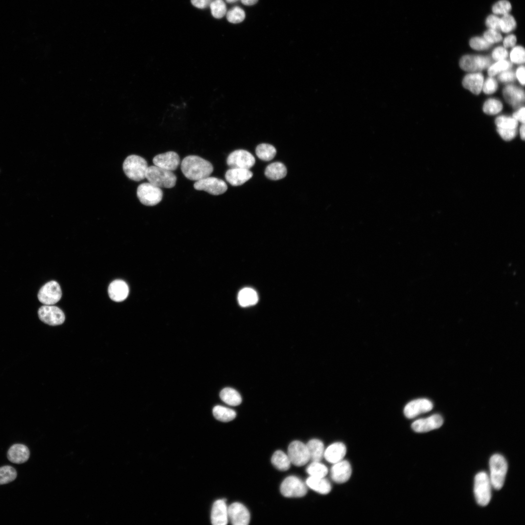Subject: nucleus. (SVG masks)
<instances>
[{
    "instance_id": "obj_1",
    "label": "nucleus",
    "mask_w": 525,
    "mask_h": 525,
    "mask_svg": "<svg viewBox=\"0 0 525 525\" xmlns=\"http://www.w3.org/2000/svg\"><path fill=\"white\" fill-rule=\"evenodd\" d=\"M181 170L184 176L191 180L198 181L209 176L213 170L211 163L197 156H188L181 163Z\"/></svg>"
},
{
    "instance_id": "obj_2",
    "label": "nucleus",
    "mask_w": 525,
    "mask_h": 525,
    "mask_svg": "<svg viewBox=\"0 0 525 525\" xmlns=\"http://www.w3.org/2000/svg\"><path fill=\"white\" fill-rule=\"evenodd\" d=\"M145 178L148 182L159 188H173L176 181V176L172 171L155 165L148 167Z\"/></svg>"
},
{
    "instance_id": "obj_3",
    "label": "nucleus",
    "mask_w": 525,
    "mask_h": 525,
    "mask_svg": "<svg viewBox=\"0 0 525 525\" xmlns=\"http://www.w3.org/2000/svg\"><path fill=\"white\" fill-rule=\"evenodd\" d=\"M490 479L491 486L499 490L503 486L508 471V464L505 458L499 454L492 455L490 459Z\"/></svg>"
},
{
    "instance_id": "obj_4",
    "label": "nucleus",
    "mask_w": 525,
    "mask_h": 525,
    "mask_svg": "<svg viewBox=\"0 0 525 525\" xmlns=\"http://www.w3.org/2000/svg\"><path fill=\"white\" fill-rule=\"evenodd\" d=\"M148 163L143 158L135 155L128 156L122 168L125 175L130 179L140 181L145 178Z\"/></svg>"
},
{
    "instance_id": "obj_5",
    "label": "nucleus",
    "mask_w": 525,
    "mask_h": 525,
    "mask_svg": "<svg viewBox=\"0 0 525 525\" xmlns=\"http://www.w3.org/2000/svg\"><path fill=\"white\" fill-rule=\"evenodd\" d=\"M491 484L487 473L484 472L478 473L475 476L474 493L477 503L481 506L489 504L491 499Z\"/></svg>"
},
{
    "instance_id": "obj_6",
    "label": "nucleus",
    "mask_w": 525,
    "mask_h": 525,
    "mask_svg": "<svg viewBox=\"0 0 525 525\" xmlns=\"http://www.w3.org/2000/svg\"><path fill=\"white\" fill-rule=\"evenodd\" d=\"M137 195L142 204L148 206H153L161 201L163 192L160 188L155 186L149 182H144L138 186Z\"/></svg>"
},
{
    "instance_id": "obj_7",
    "label": "nucleus",
    "mask_w": 525,
    "mask_h": 525,
    "mask_svg": "<svg viewBox=\"0 0 525 525\" xmlns=\"http://www.w3.org/2000/svg\"><path fill=\"white\" fill-rule=\"evenodd\" d=\"M280 490L281 494L287 497H300L307 493L306 485L295 476L286 477L281 483Z\"/></svg>"
},
{
    "instance_id": "obj_8",
    "label": "nucleus",
    "mask_w": 525,
    "mask_h": 525,
    "mask_svg": "<svg viewBox=\"0 0 525 525\" xmlns=\"http://www.w3.org/2000/svg\"><path fill=\"white\" fill-rule=\"evenodd\" d=\"M62 291L58 283L52 280L45 284L39 290L37 297L44 305H52L61 299Z\"/></svg>"
},
{
    "instance_id": "obj_9",
    "label": "nucleus",
    "mask_w": 525,
    "mask_h": 525,
    "mask_svg": "<svg viewBox=\"0 0 525 525\" xmlns=\"http://www.w3.org/2000/svg\"><path fill=\"white\" fill-rule=\"evenodd\" d=\"M193 187L195 190L204 191L215 195L222 194L228 189L227 185L224 180L210 176L196 181Z\"/></svg>"
},
{
    "instance_id": "obj_10",
    "label": "nucleus",
    "mask_w": 525,
    "mask_h": 525,
    "mask_svg": "<svg viewBox=\"0 0 525 525\" xmlns=\"http://www.w3.org/2000/svg\"><path fill=\"white\" fill-rule=\"evenodd\" d=\"M227 163L230 168L249 169L255 164V158L250 152L246 150H236L228 155Z\"/></svg>"
},
{
    "instance_id": "obj_11",
    "label": "nucleus",
    "mask_w": 525,
    "mask_h": 525,
    "mask_svg": "<svg viewBox=\"0 0 525 525\" xmlns=\"http://www.w3.org/2000/svg\"><path fill=\"white\" fill-rule=\"evenodd\" d=\"M38 315L42 322L51 326L61 325L65 319L63 312L53 305L41 306L38 311Z\"/></svg>"
},
{
    "instance_id": "obj_12",
    "label": "nucleus",
    "mask_w": 525,
    "mask_h": 525,
    "mask_svg": "<svg viewBox=\"0 0 525 525\" xmlns=\"http://www.w3.org/2000/svg\"><path fill=\"white\" fill-rule=\"evenodd\" d=\"M288 456L291 463L297 466H302L310 460V455L306 444L295 440L292 442L288 448Z\"/></svg>"
},
{
    "instance_id": "obj_13",
    "label": "nucleus",
    "mask_w": 525,
    "mask_h": 525,
    "mask_svg": "<svg viewBox=\"0 0 525 525\" xmlns=\"http://www.w3.org/2000/svg\"><path fill=\"white\" fill-rule=\"evenodd\" d=\"M490 63L491 60L487 56L466 55L460 59L459 66L465 71L474 72L487 68Z\"/></svg>"
},
{
    "instance_id": "obj_14",
    "label": "nucleus",
    "mask_w": 525,
    "mask_h": 525,
    "mask_svg": "<svg viewBox=\"0 0 525 525\" xmlns=\"http://www.w3.org/2000/svg\"><path fill=\"white\" fill-rule=\"evenodd\" d=\"M228 517L233 525H247L250 521V513L242 504L235 502L228 508Z\"/></svg>"
},
{
    "instance_id": "obj_15",
    "label": "nucleus",
    "mask_w": 525,
    "mask_h": 525,
    "mask_svg": "<svg viewBox=\"0 0 525 525\" xmlns=\"http://www.w3.org/2000/svg\"><path fill=\"white\" fill-rule=\"evenodd\" d=\"M432 402L426 399H419L408 402L404 407V414L408 419H412L422 413L431 411Z\"/></svg>"
},
{
    "instance_id": "obj_16",
    "label": "nucleus",
    "mask_w": 525,
    "mask_h": 525,
    "mask_svg": "<svg viewBox=\"0 0 525 525\" xmlns=\"http://www.w3.org/2000/svg\"><path fill=\"white\" fill-rule=\"evenodd\" d=\"M443 422L442 417L434 414L429 417L420 419L414 421L411 425L412 429L417 433H424L438 429Z\"/></svg>"
},
{
    "instance_id": "obj_17",
    "label": "nucleus",
    "mask_w": 525,
    "mask_h": 525,
    "mask_svg": "<svg viewBox=\"0 0 525 525\" xmlns=\"http://www.w3.org/2000/svg\"><path fill=\"white\" fill-rule=\"evenodd\" d=\"M154 165L164 169L175 170L180 164V158L175 152L169 151L156 156L153 159Z\"/></svg>"
},
{
    "instance_id": "obj_18",
    "label": "nucleus",
    "mask_w": 525,
    "mask_h": 525,
    "mask_svg": "<svg viewBox=\"0 0 525 525\" xmlns=\"http://www.w3.org/2000/svg\"><path fill=\"white\" fill-rule=\"evenodd\" d=\"M352 469L350 462L343 459L333 464L331 469V478L337 483L347 482L350 477Z\"/></svg>"
},
{
    "instance_id": "obj_19",
    "label": "nucleus",
    "mask_w": 525,
    "mask_h": 525,
    "mask_svg": "<svg viewBox=\"0 0 525 525\" xmlns=\"http://www.w3.org/2000/svg\"><path fill=\"white\" fill-rule=\"evenodd\" d=\"M225 499L216 500L213 504L211 521L213 525H225L228 522V510Z\"/></svg>"
},
{
    "instance_id": "obj_20",
    "label": "nucleus",
    "mask_w": 525,
    "mask_h": 525,
    "mask_svg": "<svg viewBox=\"0 0 525 525\" xmlns=\"http://www.w3.org/2000/svg\"><path fill=\"white\" fill-rule=\"evenodd\" d=\"M253 173L249 170L241 168H230L225 174L226 180L234 186H240L249 180Z\"/></svg>"
},
{
    "instance_id": "obj_21",
    "label": "nucleus",
    "mask_w": 525,
    "mask_h": 525,
    "mask_svg": "<svg viewBox=\"0 0 525 525\" xmlns=\"http://www.w3.org/2000/svg\"><path fill=\"white\" fill-rule=\"evenodd\" d=\"M503 94L505 100L514 108L519 107L524 103V91L516 86L508 85L505 87Z\"/></svg>"
},
{
    "instance_id": "obj_22",
    "label": "nucleus",
    "mask_w": 525,
    "mask_h": 525,
    "mask_svg": "<svg viewBox=\"0 0 525 525\" xmlns=\"http://www.w3.org/2000/svg\"><path fill=\"white\" fill-rule=\"evenodd\" d=\"M108 293L110 298L112 300L121 302L127 297L129 293L128 286L122 280H115L109 284Z\"/></svg>"
},
{
    "instance_id": "obj_23",
    "label": "nucleus",
    "mask_w": 525,
    "mask_h": 525,
    "mask_svg": "<svg viewBox=\"0 0 525 525\" xmlns=\"http://www.w3.org/2000/svg\"><path fill=\"white\" fill-rule=\"evenodd\" d=\"M347 452L345 445L340 442L329 445L324 451V457L329 463L334 464L342 460Z\"/></svg>"
},
{
    "instance_id": "obj_24",
    "label": "nucleus",
    "mask_w": 525,
    "mask_h": 525,
    "mask_svg": "<svg viewBox=\"0 0 525 525\" xmlns=\"http://www.w3.org/2000/svg\"><path fill=\"white\" fill-rule=\"evenodd\" d=\"M30 456L28 448L22 444H15L8 450L7 458L11 462L21 464L28 460Z\"/></svg>"
},
{
    "instance_id": "obj_25",
    "label": "nucleus",
    "mask_w": 525,
    "mask_h": 525,
    "mask_svg": "<svg viewBox=\"0 0 525 525\" xmlns=\"http://www.w3.org/2000/svg\"><path fill=\"white\" fill-rule=\"evenodd\" d=\"M483 83V75L481 73L478 72H472L467 74L462 81L463 87L476 95L481 92Z\"/></svg>"
},
{
    "instance_id": "obj_26",
    "label": "nucleus",
    "mask_w": 525,
    "mask_h": 525,
    "mask_svg": "<svg viewBox=\"0 0 525 525\" xmlns=\"http://www.w3.org/2000/svg\"><path fill=\"white\" fill-rule=\"evenodd\" d=\"M308 487L322 494L329 493L332 489L330 482L324 477L310 476L306 481Z\"/></svg>"
},
{
    "instance_id": "obj_27",
    "label": "nucleus",
    "mask_w": 525,
    "mask_h": 525,
    "mask_svg": "<svg viewBox=\"0 0 525 525\" xmlns=\"http://www.w3.org/2000/svg\"><path fill=\"white\" fill-rule=\"evenodd\" d=\"M287 174L285 166L280 162L268 165L265 170L266 176L271 180H277L284 178Z\"/></svg>"
},
{
    "instance_id": "obj_28",
    "label": "nucleus",
    "mask_w": 525,
    "mask_h": 525,
    "mask_svg": "<svg viewBox=\"0 0 525 525\" xmlns=\"http://www.w3.org/2000/svg\"><path fill=\"white\" fill-rule=\"evenodd\" d=\"M310 459L312 461H320L324 457V446L323 442L317 439H312L306 444Z\"/></svg>"
},
{
    "instance_id": "obj_29",
    "label": "nucleus",
    "mask_w": 525,
    "mask_h": 525,
    "mask_svg": "<svg viewBox=\"0 0 525 525\" xmlns=\"http://www.w3.org/2000/svg\"><path fill=\"white\" fill-rule=\"evenodd\" d=\"M238 299L241 306L247 307L255 304L258 300V297L256 292L254 289L251 288H245L239 292Z\"/></svg>"
},
{
    "instance_id": "obj_30",
    "label": "nucleus",
    "mask_w": 525,
    "mask_h": 525,
    "mask_svg": "<svg viewBox=\"0 0 525 525\" xmlns=\"http://www.w3.org/2000/svg\"><path fill=\"white\" fill-rule=\"evenodd\" d=\"M220 397L224 402L231 406H237L242 402V398L238 392L230 387L223 389L220 393Z\"/></svg>"
},
{
    "instance_id": "obj_31",
    "label": "nucleus",
    "mask_w": 525,
    "mask_h": 525,
    "mask_svg": "<svg viewBox=\"0 0 525 525\" xmlns=\"http://www.w3.org/2000/svg\"><path fill=\"white\" fill-rule=\"evenodd\" d=\"M271 462L277 469L282 471L288 470L291 463L288 455L280 450L273 454Z\"/></svg>"
},
{
    "instance_id": "obj_32",
    "label": "nucleus",
    "mask_w": 525,
    "mask_h": 525,
    "mask_svg": "<svg viewBox=\"0 0 525 525\" xmlns=\"http://www.w3.org/2000/svg\"><path fill=\"white\" fill-rule=\"evenodd\" d=\"M212 413L216 419L222 422L230 421L236 416V413L234 410L221 405L214 406Z\"/></svg>"
},
{
    "instance_id": "obj_33",
    "label": "nucleus",
    "mask_w": 525,
    "mask_h": 525,
    "mask_svg": "<svg viewBox=\"0 0 525 525\" xmlns=\"http://www.w3.org/2000/svg\"><path fill=\"white\" fill-rule=\"evenodd\" d=\"M276 148L269 144L262 143L258 145L256 148V154L257 157L264 161L272 159L276 156Z\"/></svg>"
},
{
    "instance_id": "obj_34",
    "label": "nucleus",
    "mask_w": 525,
    "mask_h": 525,
    "mask_svg": "<svg viewBox=\"0 0 525 525\" xmlns=\"http://www.w3.org/2000/svg\"><path fill=\"white\" fill-rule=\"evenodd\" d=\"M307 472L311 476L324 477L328 473L327 467L320 461H312L306 469Z\"/></svg>"
},
{
    "instance_id": "obj_35",
    "label": "nucleus",
    "mask_w": 525,
    "mask_h": 525,
    "mask_svg": "<svg viewBox=\"0 0 525 525\" xmlns=\"http://www.w3.org/2000/svg\"><path fill=\"white\" fill-rule=\"evenodd\" d=\"M17 475L16 470L11 466L0 467V485L7 484L14 481Z\"/></svg>"
},
{
    "instance_id": "obj_36",
    "label": "nucleus",
    "mask_w": 525,
    "mask_h": 525,
    "mask_svg": "<svg viewBox=\"0 0 525 525\" xmlns=\"http://www.w3.org/2000/svg\"><path fill=\"white\" fill-rule=\"evenodd\" d=\"M503 108L501 102L495 99H489L484 104V112L489 115H494L500 112Z\"/></svg>"
},
{
    "instance_id": "obj_37",
    "label": "nucleus",
    "mask_w": 525,
    "mask_h": 525,
    "mask_svg": "<svg viewBox=\"0 0 525 525\" xmlns=\"http://www.w3.org/2000/svg\"><path fill=\"white\" fill-rule=\"evenodd\" d=\"M495 123L497 128L503 129H516L518 125V121L514 118L506 116L498 117Z\"/></svg>"
},
{
    "instance_id": "obj_38",
    "label": "nucleus",
    "mask_w": 525,
    "mask_h": 525,
    "mask_svg": "<svg viewBox=\"0 0 525 525\" xmlns=\"http://www.w3.org/2000/svg\"><path fill=\"white\" fill-rule=\"evenodd\" d=\"M511 67V64L508 61L505 59L500 60L489 67L488 73L490 76L492 77L500 72L508 70Z\"/></svg>"
},
{
    "instance_id": "obj_39",
    "label": "nucleus",
    "mask_w": 525,
    "mask_h": 525,
    "mask_svg": "<svg viewBox=\"0 0 525 525\" xmlns=\"http://www.w3.org/2000/svg\"><path fill=\"white\" fill-rule=\"evenodd\" d=\"M245 17L243 9L238 6L233 7L227 13L228 20L232 23H238L242 22Z\"/></svg>"
},
{
    "instance_id": "obj_40",
    "label": "nucleus",
    "mask_w": 525,
    "mask_h": 525,
    "mask_svg": "<svg viewBox=\"0 0 525 525\" xmlns=\"http://www.w3.org/2000/svg\"><path fill=\"white\" fill-rule=\"evenodd\" d=\"M210 6L212 15L215 18H222L227 13L226 5L222 0H214Z\"/></svg>"
},
{
    "instance_id": "obj_41",
    "label": "nucleus",
    "mask_w": 525,
    "mask_h": 525,
    "mask_svg": "<svg viewBox=\"0 0 525 525\" xmlns=\"http://www.w3.org/2000/svg\"><path fill=\"white\" fill-rule=\"evenodd\" d=\"M516 25V22L514 18L508 14L504 15L500 18V30L504 33L511 31L515 28Z\"/></svg>"
},
{
    "instance_id": "obj_42",
    "label": "nucleus",
    "mask_w": 525,
    "mask_h": 525,
    "mask_svg": "<svg viewBox=\"0 0 525 525\" xmlns=\"http://www.w3.org/2000/svg\"><path fill=\"white\" fill-rule=\"evenodd\" d=\"M510 58L511 62L514 63H524L525 60L524 48L520 46L514 47L510 52Z\"/></svg>"
},
{
    "instance_id": "obj_43",
    "label": "nucleus",
    "mask_w": 525,
    "mask_h": 525,
    "mask_svg": "<svg viewBox=\"0 0 525 525\" xmlns=\"http://www.w3.org/2000/svg\"><path fill=\"white\" fill-rule=\"evenodd\" d=\"M511 9L510 3L507 0H501L495 3L492 10L495 14L505 15L508 14Z\"/></svg>"
},
{
    "instance_id": "obj_44",
    "label": "nucleus",
    "mask_w": 525,
    "mask_h": 525,
    "mask_svg": "<svg viewBox=\"0 0 525 525\" xmlns=\"http://www.w3.org/2000/svg\"><path fill=\"white\" fill-rule=\"evenodd\" d=\"M490 44L484 38L474 37L470 41V45L476 50H484L489 49Z\"/></svg>"
},
{
    "instance_id": "obj_45",
    "label": "nucleus",
    "mask_w": 525,
    "mask_h": 525,
    "mask_svg": "<svg viewBox=\"0 0 525 525\" xmlns=\"http://www.w3.org/2000/svg\"><path fill=\"white\" fill-rule=\"evenodd\" d=\"M498 84L496 80L491 76L488 78L483 83L482 89L486 94H492L497 89Z\"/></svg>"
},
{
    "instance_id": "obj_46",
    "label": "nucleus",
    "mask_w": 525,
    "mask_h": 525,
    "mask_svg": "<svg viewBox=\"0 0 525 525\" xmlns=\"http://www.w3.org/2000/svg\"><path fill=\"white\" fill-rule=\"evenodd\" d=\"M484 38L490 44L498 42L502 40L501 35L497 31L490 29L484 34Z\"/></svg>"
},
{
    "instance_id": "obj_47",
    "label": "nucleus",
    "mask_w": 525,
    "mask_h": 525,
    "mask_svg": "<svg viewBox=\"0 0 525 525\" xmlns=\"http://www.w3.org/2000/svg\"><path fill=\"white\" fill-rule=\"evenodd\" d=\"M497 131L500 136L505 140H510L514 138L517 134V129H503L497 128Z\"/></svg>"
},
{
    "instance_id": "obj_48",
    "label": "nucleus",
    "mask_w": 525,
    "mask_h": 525,
    "mask_svg": "<svg viewBox=\"0 0 525 525\" xmlns=\"http://www.w3.org/2000/svg\"><path fill=\"white\" fill-rule=\"evenodd\" d=\"M508 56V52L505 47L496 48L492 52V57L496 61L505 60Z\"/></svg>"
},
{
    "instance_id": "obj_49",
    "label": "nucleus",
    "mask_w": 525,
    "mask_h": 525,
    "mask_svg": "<svg viewBox=\"0 0 525 525\" xmlns=\"http://www.w3.org/2000/svg\"><path fill=\"white\" fill-rule=\"evenodd\" d=\"M486 24L490 29L497 31L500 30V18L495 15H490L486 19Z\"/></svg>"
},
{
    "instance_id": "obj_50",
    "label": "nucleus",
    "mask_w": 525,
    "mask_h": 525,
    "mask_svg": "<svg viewBox=\"0 0 525 525\" xmlns=\"http://www.w3.org/2000/svg\"><path fill=\"white\" fill-rule=\"evenodd\" d=\"M516 77L515 73L510 70H506L502 72L498 76V79L501 82H510L513 81Z\"/></svg>"
},
{
    "instance_id": "obj_51",
    "label": "nucleus",
    "mask_w": 525,
    "mask_h": 525,
    "mask_svg": "<svg viewBox=\"0 0 525 525\" xmlns=\"http://www.w3.org/2000/svg\"><path fill=\"white\" fill-rule=\"evenodd\" d=\"M191 3L195 7L203 9L210 5L211 0H191Z\"/></svg>"
},
{
    "instance_id": "obj_52",
    "label": "nucleus",
    "mask_w": 525,
    "mask_h": 525,
    "mask_svg": "<svg viewBox=\"0 0 525 525\" xmlns=\"http://www.w3.org/2000/svg\"><path fill=\"white\" fill-rule=\"evenodd\" d=\"M516 42V37L513 35H510L505 37L503 41V45L505 48L513 47Z\"/></svg>"
},
{
    "instance_id": "obj_53",
    "label": "nucleus",
    "mask_w": 525,
    "mask_h": 525,
    "mask_svg": "<svg viewBox=\"0 0 525 525\" xmlns=\"http://www.w3.org/2000/svg\"><path fill=\"white\" fill-rule=\"evenodd\" d=\"M525 107H521L519 109H518L517 111H516L513 114V118L516 120L517 121H519L523 123H525Z\"/></svg>"
},
{
    "instance_id": "obj_54",
    "label": "nucleus",
    "mask_w": 525,
    "mask_h": 525,
    "mask_svg": "<svg viewBox=\"0 0 525 525\" xmlns=\"http://www.w3.org/2000/svg\"><path fill=\"white\" fill-rule=\"evenodd\" d=\"M525 67L522 66L517 69L515 74L518 81L523 85H525Z\"/></svg>"
},
{
    "instance_id": "obj_55",
    "label": "nucleus",
    "mask_w": 525,
    "mask_h": 525,
    "mask_svg": "<svg viewBox=\"0 0 525 525\" xmlns=\"http://www.w3.org/2000/svg\"><path fill=\"white\" fill-rule=\"evenodd\" d=\"M258 0H241L243 4L245 5L250 6L255 4Z\"/></svg>"
},
{
    "instance_id": "obj_56",
    "label": "nucleus",
    "mask_w": 525,
    "mask_h": 525,
    "mask_svg": "<svg viewBox=\"0 0 525 525\" xmlns=\"http://www.w3.org/2000/svg\"><path fill=\"white\" fill-rule=\"evenodd\" d=\"M525 123H523L522 124V125L520 126V134L521 138L523 140H525Z\"/></svg>"
},
{
    "instance_id": "obj_57",
    "label": "nucleus",
    "mask_w": 525,
    "mask_h": 525,
    "mask_svg": "<svg viewBox=\"0 0 525 525\" xmlns=\"http://www.w3.org/2000/svg\"><path fill=\"white\" fill-rule=\"evenodd\" d=\"M238 0H226V1L228 3L235 2H236Z\"/></svg>"
}]
</instances>
